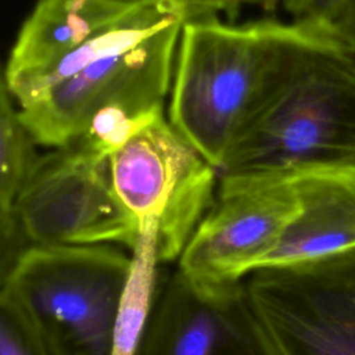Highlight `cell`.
<instances>
[{
	"instance_id": "obj_1",
	"label": "cell",
	"mask_w": 355,
	"mask_h": 355,
	"mask_svg": "<svg viewBox=\"0 0 355 355\" xmlns=\"http://www.w3.org/2000/svg\"><path fill=\"white\" fill-rule=\"evenodd\" d=\"M187 11L172 3L135 7L12 97L39 146L78 139L101 111L155 116L171 93Z\"/></svg>"
},
{
	"instance_id": "obj_2",
	"label": "cell",
	"mask_w": 355,
	"mask_h": 355,
	"mask_svg": "<svg viewBox=\"0 0 355 355\" xmlns=\"http://www.w3.org/2000/svg\"><path fill=\"white\" fill-rule=\"evenodd\" d=\"M315 25L276 18L233 22L216 14L184 21L166 115L219 173L239 130L273 90Z\"/></svg>"
},
{
	"instance_id": "obj_3",
	"label": "cell",
	"mask_w": 355,
	"mask_h": 355,
	"mask_svg": "<svg viewBox=\"0 0 355 355\" xmlns=\"http://www.w3.org/2000/svg\"><path fill=\"white\" fill-rule=\"evenodd\" d=\"M355 166V55L336 24L316 22L234 137L220 175Z\"/></svg>"
},
{
	"instance_id": "obj_4",
	"label": "cell",
	"mask_w": 355,
	"mask_h": 355,
	"mask_svg": "<svg viewBox=\"0 0 355 355\" xmlns=\"http://www.w3.org/2000/svg\"><path fill=\"white\" fill-rule=\"evenodd\" d=\"M130 268L121 247H32L1 273L0 301L49 355H111Z\"/></svg>"
},
{
	"instance_id": "obj_5",
	"label": "cell",
	"mask_w": 355,
	"mask_h": 355,
	"mask_svg": "<svg viewBox=\"0 0 355 355\" xmlns=\"http://www.w3.org/2000/svg\"><path fill=\"white\" fill-rule=\"evenodd\" d=\"M0 233L1 273L32 247L114 245L132 254L140 240L110 158L79 141L39 154Z\"/></svg>"
},
{
	"instance_id": "obj_6",
	"label": "cell",
	"mask_w": 355,
	"mask_h": 355,
	"mask_svg": "<svg viewBox=\"0 0 355 355\" xmlns=\"http://www.w3.org/2000/svg\"><path fill=\"white\" fill-rule=\"evenodd\" d=\"M110 164L114 187L140 234L157 236L161 263L178 261L215 201L219 171L176 132L166 114L130 137Z\"/></svg>"
},
{
	"instance_id": "obj_7",
	"label": "cell",
	"mask_w": 355,
	"mask_h": 355,
	"mask_svg": "<svg viewBox=\"0 0 355 355\" xmlns=\"http://www.w3.org/2000/svg\"><path fill=\"white\" fill-rule=\"evenodd\" d=\"M272 355H355V248L244 280Z\"/></svg>"
},
{
	"instance_id": "obj_8",
	"label": "cell",
	"mask_w": 355,
	"mask_h": 355,
	"mask_svg": "<svg viewBox=\"0 0 355 355\" xmlns=\"http://www.w3.org/2000/svg\"><path fill=\"white\" fill-rule=\"evenodd\" d=\"M291 175H220L215 201L178 258V270L209 287L259 270L298 215Z\"/></svg>"
},
{
	"instance_id": "obj_9",
	"label": "cell",
	"mask_w": 355,
	"mask_h": 355,
	"mask_svg": "<svg viewBox=\"0 0 355 355\" xmlns=\"http://www.w3.org/2000/svg\"><path fill=\"white\" fill-rule=\"evenodd\" d=\"M137 355H272L244 282L201 286L178 269L159 280Z\"/></svg>"
},
{
	"instance_id": "obj_10",
	"label": "cell",
	"mask_w": 355,
	"mask_h": 355,
	"mask_svg": "<svg viewBox=\"0 0 355 355\" xmlns=\"http://www.w3.org/2000/svg\"><path fill=\"white\" fill-rule=\"evenodd\" d=\"M135 7L116 0H37L17 35L4 68L3 82L10 94L19 96Z\"/></svg>"
},
{
	"instance_id": "obj_11",
	"label": "cell",
	"mask_w": 355,
	"mask_h": 355,
	"mask_svg": "<svg viewBox=\"0 0 355 355\" xmlns=\"http://www.w3.org/2000/svg\"><path fill=\"white\" fill-rule=\"evenodd\" d=\"M291 178L301 208L261 269L318 261L355 248V166L312 168Z\"/></svg>"
},
{
	"instance_id": "obj_12",
	"label": "cell",
	"mask_w": 355,
	"mask_h": 355,
	"mask_svg": "<svg viewBox=\"0 0 355 355\" xmlns=\"http://www.w3.org/2000/svg\"><path fill=\"white\" fill-rule=\"evenodd\" d=\"M159 263L157 236L141 233L132 251V268L116 316L111 355L139 354L159 286Z\"/></svg>"
},
{
	"instance_id": "obj_13",
	"label": "cell",
	"mask_w": 355,
	"mask_h": 355,
	"mask_svg": "<svg viewBox=\"0 0 355 355\" xmlns=\"http://www.w3.org/2000/svg\"><path fill=\"white\" fill-rule=\"evenodd\" d=\"M39 143L22 122L7 86L0 87V218L11 214L17 196L39 157Z\"/></svg>"
},
{
	"instance_id": "obj_14",
	"label": "cell",
	"mask_w": 355,
	"mask_h": 355,
	"mask_svg": "<svg viewBox=\"0 0 355 355\" xmlns=\"http://www.w3.org/2000/svg\"><path fill=\"white\" fill-rule=\"evenodd\" d=\"M0 355H49L15 309L0 301Z\"/></svg>"
},
{
	"instance_id": "obj_15",
	"label": "cell",
	"mask_w": 355,
	"mask_h": 355,
	"mask_svg": "<svg viewBox=\"0 0 355 355\" xmlns=\"http://www.w3.org/2000/svg\"><path fill=\"white\" fill-rule=\"evenodd\" d=\"M351 0H282V6L297 21L336 24Z\"/></svg>"
},
{
	"instance_id": "obj_16",
	"label": "cell",
	"mask_w": 355,
	"mask_h": 355,
	"mask_svg": "<svg viewBox=\"0 0 355 355\" xmlns=\"http://www.w3.org/2000/svg\"><path fill=\"white\" fill-rule=\"evenodd\" d=\"M282 4V0H207L202 15L223 14L226 19L233 21L244 7H258L263 11H273Z\"/></svg>"
},
{
	"instance_id": "obj_17",
	"label": "cell",
	"mask_w": 355,
	"mask_h": 355,
	"mask_svg": "<svg viewBox=\"0 0 355 355\" xmlns=\"http://www.w3.org/2000/svg\"><path fill=\"white\" fill-rule=\"evenodd\" d=\"M116 1L123 3V4H129V6H143V4H154V3H172V4H176L182 8H184L187 11L189 18H193V17L202 15L204 6H205L207 0H116Z\"/></svg>"
},
{
	"instance_id": "obj_18",
	"label": "cell",
	"mask_w": 355,
	"mask_h": 355,
	"mask_svg": "<svg viewBox=\"0 0 355 355\" xmlns=\"http://www.w3.org/2000/svg\"><path fill=\"white\" fill-rule=\"evenodd\" d=\"M336 25L338 26L341 33L345 36L355 55V0H351L347 4L343 14L336 21Z\"/></svg>"
}]
</instances>
